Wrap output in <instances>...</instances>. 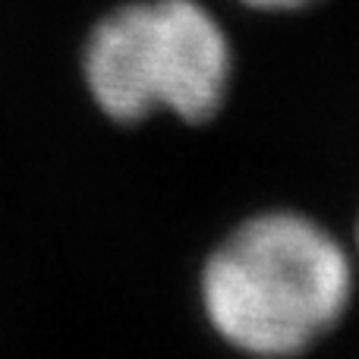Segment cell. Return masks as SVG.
<instances>
[{"label": "cell", "instance_id": "cell-1", "mask_svg": "<svg viewBox=\"0 0 359 359\" xmlns=\"http://www.w3.org/2000/svg\"><path fill=\"white\" fill-rule=\"evenodd\" d=\"M350 249L322 221L271 208L240 221L208 252L198 303L208 328L249 359H297L347 318Z\"/></svg>", "mask_w": 359, "mask_h": 359}, {"label": "cell", "instance_id": "cell-2", "mask_svg": "<svg viewBox=\"0 0 359 359\" xmlns=\"http://www.w3.org/2000/svg\"><path fill=\"white\" fill-rule=\"evenodd\" d=\"M233 54L221 22L196 0H130L82 44L88 98L114 123L174 114L205 123L224 107Z\"/></svg>", "mask_w": 359, "mask_h": 359}, {"label": "cell", "instance_id": "cell-3", "mask_svg": "<svg viewBox=\"0 0 359 359\" xmlns=\"http://www.w3.org/2000/svg\"><path fill=\"white\" fill-rule=\"evenodd\" d=\"M243 4L255 6V10H299V6H309L316 0H243Z\"/></svg>", "mask_w": 359, "mask_h": 359}, {"label": "cell", "instance_id": "cell-4", "mask_svg": "<svg viewBox=\"0 0 359 359\" xmlns=\"http://www.w3.org/2000/svg\"><path fill=\"white\" fill-rule=\"evenodd\" d=\"M356 255H359V221H356Z\"/></svg>", "mask_w": 359, "mask_h": 359}]
</instances>
